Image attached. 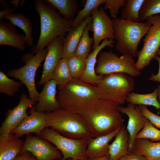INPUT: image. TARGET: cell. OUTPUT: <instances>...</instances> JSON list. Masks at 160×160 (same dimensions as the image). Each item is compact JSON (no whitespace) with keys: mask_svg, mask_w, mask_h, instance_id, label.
<instances>
[{"mask_svg":"<svg viewBox=\"0 0 160 160\" xmlns=\"http://www.w3.org/2000/svg\"><path fill=\"white\" fill-rule=\"evenodd\" d=\"M118 105L98 99L81 114L94 137L109 134L124 126Z\"/></svg>","mask_w":160,"mask_h":160,"instance_id":"obj_1","label":"cell"},{"mask_svg":"<svg viewBox=\"0 0 160 160\" xmlns=\"http://www.w3.org/2000/svg\"><path fill=\"white\" fill-rule=\"evenodd\" d=\"M33 3L40 21V33L38 40L31 49V53L35 55L57 37H65L72 27L73 20L61 16L47 0H35Z\"/></svg>","mask_w":160,"mask_h":160,"instance_id":"obj_2","label":"cell"},{"mask_svg":"<svg viewBox=\"0 0 160 160\" xmlns=\"http://www.w3.org/2000/svg\"><path fill=\"white\" fill-rule=\"evenodd\" d=\"M57 99L60 107L81 114L85 110L99 99L96 87L72 78L64 86L57 89Z\"/></svg>","mask_w":160,"mask_h":160,"instance_id":"obj_3","label":"cell"},{"mask_svg":"<svg viewBox=\"0 0 160 160\" xmlns=\"http://www.w3.org/2000/svg\"><path fill=\"white\" fill-rule=\"evenodd\" d=\"M116 49L122 55L133 58L137 57L139 44L151 26V24L145 22L135 23L114 18L112 20Z\"/></svg>","mask_w":160,"mask_h":160,"instance_id":"obj_4","label":"cell"},{"mask_svg":"<svg viewBox=\"0 0 160 160\" xmlns=\"http://www.w3.org/2000/svg\"><path fill=\"white\" fill-rule=\"evenodd\" d=\"M46 127L54 130L64 136L74 139L94 137L82 116L60 108L45 113Z\"/></svg>","mask_w":160,"mask_h":160,"instance_id":"obj_5","label":"cell"},{"mask_svg":"<svg viewBox=\"0 0 160 160\" xmlns=\"http://www.w3.org/2000/svg\"><path fill=\"white\" fill-rule=\"evenodd\" d=\"M99 99L112 102L119 106L126 101L129 94L135 89L133 77L123 73L104 75L96 85Z\"/></svg>","mask_w":160,"mask_h":160,"instance_id":"obj_6","label":"cell"},{"mask_svg":"<svg viewBox=\"0 0 160 160\" xmlns=\"http://www.w3.org/2000/svg\"><path fill=\"white\" fill-rule=\"evenodd\" d=\"M47 53V49L44 48L35 55L30 53L24 54L22 60L25 65L7 71L8 76L19 80L25 85L29 92V98L36 102L38 101L39 93L35 86L36 73L41 62L45 60Z\"/></svg>","mask_w":160,"mask_h":160,"instance_id":"obj_7","label":"cell"},{"mask_svg":"<svg viewBox=\"0 0 160 160\" xmlns=\"http://www.w3.org/2000/svg\"><path fill=\"white\" fill-rule=\"evenodd\" d=\"M49 141L61 152L63 157L61 160L72 159L75 160H87L88 138L74 139L60 134L52 128L46 127L40 136Z\"/></svg>","mask_w":160,"mask_h":160,"instance_id":"obj_8","label":"cell"},{"mask_svg":"<svg viewBox=\"0 0 160 160\" xmlns=\"http://www.w3.org/2000/svg\"><path fill=\"white\" fill-rule=\"evenodd\" d=\"M96 63L95 72L98 75L123 73L133 78L141 73L136 68L134 58L127 55H122L119 57L113 52H102L99 54Z\"/></svg>","mask_w":160,"mask_h":160,"instance_id":"obj_9","label":"cell"},{"mask_svg":"<svg viewBox=\"0 0 160 160\" xmlns=\"http://www.w3.org/2000/svg\"><path fill=\"white\" fill-rule=\"evenodd\" d=\"M146 21L151 25L145 35L143 47L137 53L135 65L139 71L150 64L160 48V15L150 16Z\"/></svg>","mask_w":160,"mask_h":160,"instance_id":"obj_10","label":"cell"},{"mask_svg":"<svg viewBox=\"0 0 160 160\" xmlns=\"http://www.w3.org/2000/svg\"><path fill=\"white\" fill-rule=\"evenodd\" d=\"M31 152L37 160H61V152L52 143L39 136L26 135V138L20 153Z\"/></svg>","mask_w":160,"mask_h":160,"instance_id":"obj_11","label":"cell"},{"mask_svg":"<svg viewBox=\"0 0 160 160\" xmlns=\"http://www.w3.org/2000/svg\"><path fill=\"white\" fill-rule=\"evenodd\" d=\"M92 18L90 30L93 33L94 42L92 49L93 50L100 42L105 39H115L112 20L104 11L103 7L96 8L91 12Z\"/></svg>","mask_w":160,"mask_h":160,"instance_id":"obj_12","label":"cell"},{"mask_svg":"<svg viewBox=\"0 0 160 160\" xmlns=\"http://www.w3.org/2000/svg\"><path fill=\"white\" fill-rule=\"evenodd\" d=\"M36 104V102L28 98L26 95L23 93L18 104L13 109H9L6 113L5 119L0 128V137L7 136L28 116L26 112L28 108L35 106Z\"/></svg>","mask_w":160,"mask_h":160,"instance_id":"obj_13","label":"cell"},{"mask_svg":"<svg viewBox=\"0 0 160 160\" xmlns=\"http://www.w3.org/2000/svg\"><path fill=\"white\" fill-rule=\"evenodd\" d=\"M65 37L58 36L46 45L47 53L43 65L42 74L38 82L39 85L44 84L50 80L56 67L63 58Z\"/></svg>","mask_w":160,"mask_h":160,"instance_id":"obj_14","label":"cell"},{"mask_svg":"<svg viewBox=\"0 0 160 160\" xmlns=\"http://www.w3.org/2000/svg\"><path fill=\"white\" fill-rule=\"evenodd\" d=\"M121 113L127 115L128 118L127 129L129 135V151L131 153L135 137L144 127L148 119L142 114L138 106L129 103L127 106H119Z\"/></svg>","mask_w":160,"mask_h":160,"instance_id":"obj_15","label":"cell"},{"mask_svg":"<svg viewBox=\"0 0 160 160\" xmlns=\"http://www.w3.org/2000/svg\"><path fill=\"white\" fill-rule=\"evenodd\" d=\"M29 113L30 115L12 130L11 133L20 137L32 133L40 136L42 131L46 127L45 113L36 111L34 106L31 107Z\"/></svg>","mask_w":160,"mask_h":160,"instance_id":"obj_16","label":"cell"},{"mask_svg":"<svg viewBox=\"0 0 160 160\" xmlns=\"http://www.w3.org/2000/svg\"><path fill=\"white\" fill-rule=\"evenodd\" d=\"M56 81L51 79L44 84L39 93L38 101L35 106L36 111L41 113L55 111L61 108L57 99Z\"/></svg>","mask_w":160,"mask_h":160,"instance_id":"obj_17","label":"cell"},{"mask_svg":"<svg viewBox=\"0 0 160 160\" xmlns=\"http://www.w3.org/2000/svg\"><path fill=\"white\" fill-rule=\"evenodd\" d=\"M114 40L107 39L103 40L93 51L90 53L86 59V65L85 70L79 79L82 81L92 85H96L103 79L104 75L97 74L95 72V65L96 63L97 57L100 52L104 47L108 46L114 47Z\"/></svg>","mask_w":160,"mask_h":160,"instance_id":"obj_18","label":"cell"},{"mask_svg":"<svg viewBox=\"0 0 160 160\" xmlns=\"http://www.w3.org/2000/svg\"><path fill=\"white\" fill-rule=\"evenodd\" d=\"M25 34L21 35L17 31L15 26L10 22L0 20V45L13 47L21 51L25 50Z\"/></svg>","mask_w":160,"mask_h":160,"instance_id":"obj_19","label":"cell"},{"mask_svg":"<svg viewBox=\"0 0 160 160\" xmlns=\"http://www.w3.org/2000/svg\"><path fill=\"white\" fill-rule=\"evenodd\" d=\"M121 127L107 135L89 138L86 149L88 159L101 157L108 154L109 142L115 137Z\"/></svg>","mask_w":160,"mask_h":160,"instance_id":"obj_20","label":"cell"},{"mask_svg":"<svg viewBox=\"0 0 160 160\" xmlns=\"http://www.w3.org/2000/svg\"><path fill=\"white\" fill-rule=\"evenodd\" d=\"M88 15L79 25L71 27L65 37L63 41L64 51L63 58H67L75 54L83 33L87 25L92 21V18Z\"/></svg>","mask_w":160,"mask_h":160,"instance_id":"obj_21","label":"cell"},{"mask_svg":"<svg viewBox=\"0 0 160 160\" xmlns=\"http://www.w3.org/2000/svg\"><path fill=\"white\" fill-rule=\"evenodd\" d=\"M24 142L15 134L10 133L0 137V160H13L20 153Z\"/></svg>","mask_w":160,"mask_h":160,"instance_id":"obj_22","label":"cell"},{"mask_svg":"<svg viewBox=\"0 0 160 160\" xmlns=\"http://www.w3.org/2000/svg\"><path fill=\"white\" fill-rule=\"evenodd\" d=\"M113 142L109 144V160H117L130 153L129 151V134L124 125L117 133Z\"/></svg>","mask_w":160,"mask_h":160,"instance_id":"obj_23","label":"cell"},{"mask_svg":"<svg viewBox=\"0 0 160 160\" xmlns=\"http://www.w3.org/2000/svg\"><path fill=\"white\" fill-rule=\"evenodd\" d=\"M131 153L143 156L148 160H160V141L136 139Z\"/></svg>","mask_w":160,"mask_h":160,"instance_id":"obj_24","label":"cell"},{"mask_svg":"<svg viewBox=\"0 0 160 160\" xmlns=\"http://www.w3.org/2000/svg\"><path fill=\"white\" fill-rule=\"evenodd\" d=\"M4 19L9 20L13 25L18 27L23 30L25 36L26 43L29 46L33 45V27L31 22L29 19L20 13L9 14L5 15Z\"/></svg>","mask_w":160,"mask_h":160,"instance_id":"obj_25","label":"cell"},{"mask_svg":"<svg viewBox=\"0 0 160 160\" xmlns=\"http://www.w3.org/2000/svg\"><path fill=\"white\" fill-rule=\"evenodd\" d=\"M158 96L157 88L153 92L146 94H140L132 92L129 94L126 101L134 105H151L159 109L160 105L157 100Z\"/></svg>","mask_w":160,"mask_h":160,"instance_id":"obj_26","label":"cell"},{"mask_svg":"<svg viewBox=\"0 0 160 160\" xmlns=\"http://www.w3.org/2000/svg\"><path fill=\"white\" fill-rule=\"evenodd\" d=\"M55 9H57L64 18L73 20L77 11L78 4L76 0H47Z\"/></svg>","mask_w":160,"mask_h":160,"instance_id":"obj_27","label":"cell"},{"mask_svg":"<svg viewBox=\"0 0 160 160\" xmlns=\"http://www.w3.org/2000/svg\"><path fill=\"white\" fill-rule=\"evenodd\" d=\"M145 0H126L122 10L121 19L135 23L140 22V12Z\"/></svg>","mask_w":160,"mask_h":160,"instance_id":"obj_28","label":"cell"},{"mask_svg":"<svg viewBox=\"0 0 160 160\" xmlns=\"http://www.w3.org/2000/svg\"><path fill=\"white\" fill-rule=\"evenodd\" d=\"M72 78L68 68L67 58H63L54 70L51 79L56 81L58 89L65 85Z\"/></svg>","mask_w":160,"mask_h":160,"instance_id":"obj_29","label":"cell"},{"mask_svg":"<svg viewBox=\"0 0 160 160\" xmlns=\"http://www.w3.org/2000/svg\"><path fill=\"white\" fill-rule=\"evenodd\" d=\"M92 21L85 28L75 53L76 55L86 59L90 54L94 42L93 38L91 37L89 34Z\"/></svg>","mask_w":160,"mask_h":160,"instance_id":"obj_30","label":"cell"},{"mask_svg":"<svg viewBox=\"0 0 160 160\" xmlns=\"http://www.w3.org/2000/svg\"><path fill=\"white\" fill-rule=\"evenodd\" d=\"M23 84L9 78L5 73L0 71V93L8 97L14 96Z\"/></svg>","mask_w":160,"mask_h":160,"instance_id":"obj_31","label":"cell"},{"mask_svg":"<svg viewBox=\"0 0 160 160\" xmlns=\"http://www.w3.org/2000/svg\"><path fill=\"white\" fill-rule=\"evenodd\" d=\"M106 0H87L84 8L78 11L77 16L72 21V27H76L79 25L86 17L91 14L95 8H98L100 5L105 4Z\"/></svg>","mask_w":160,"mask_h":160,"instance_id":"obj_32","label":"cell"},{"mask_svg":"<svg viewBox=\"0 0 160 160\" xmlns=\"http://www.w3.org/2000/svg\"><path fill=\"white\" fill-rule=\"evenodd\" d=\"M67 60L72 78L79 79L85 70L86 59L74 54L67 58Z\"/></svg>","mask_w":160,"mask_h":160,"instance_id":"obj_33","label":"cell"},{"mask_svg":"<svg viewBox=\"0 0 160 160\" xmlns=\"http://www.w3.org/2000/svg\"><path fill=\"white\" fill-rule=\"evenodd\" d=\"M160 13V0H145L140 12V20H146L150 16Z\"/></svg>","mask_w":160,"mask_h":160,"instance_id":"obj_34","label":"cell"},{"mask_svg":"<svg viewBox=\"0 0 160 160\" xmlns=\"http://www.w3.org/2000/svg\"><path fill=\"white\" fill-rule=\"evenodd\" d=\"M136 139H146L151 141H160V130L147 120L145 125L138 134Z\"/></svg>","mask_w":160,"mask_h":160,"instance_id":"obj_35","label":"cell"},{"mask_svg":"<svg viewBox=\"0 0 160 160\" xmlns=\"http://www.w3.org/2000/svg\"><path fill=\"white\" fill-rule=\"evenodd\" d=\"M126 0H106L103 7L104 10L109 9L111 17L115 18L121 7H124Z\"/></svg>","mask_w":160,"mask_h":160,"instance_id":"obj_36","label":"cell"},{"mask_svg":"<svg viewBox=\"0 0 160 160\" xmlns=\"http://www.w3.org/2000/svg\"><path fill=\"white\" fill-rule=\"evenodd\" d=\"M139 107L143 115L153 126L160 129V115H158L150 111L146 106L139 105Z\"/></svg>","mask_w":160,"mask_h":160,"instance_id":"obj_37","label":"cell"},{"mask_svg":"<svg viewBox=\"0 0 160 160\" xmlns=\"http://www.w3.org/2000/svg\"><path fill=\"white\" fill-rule=\"evenodd\" d=\"M13 160H37L30 152L26 151L19 154Z\"/></svg>","mask_w":160,"mask_h":160,"instance_id":"obj_38","label":"cell"},{"mask_svg":"<svg viewBox=\"0 0 160 160\" xmlns=\"http://www.w3.org/2000/svg\"><path fill=\"white\" fill-rule=\"evenodd\" d=\"M154 59L158 62L159 65L158 72L156 74H152L148 79L149 80L152 81L160 82V57L158 55H156Z\"/></svg>","mask_w":160,"mask_h":160,"instance_id":"obj_39","label":"cell"},{"mask_svg":"<svg viewBox=\"0 0 160 160\" xmlns=\"http://www.w3.org/2000/svg\"><path fill=\"white\" fill-rule=\"evenodd\" d=\"M124 160H148V159L143 156L130 153L125 156Z\"/></svg>","mask_w":160,"mask_h":160,"instance_id":"obj_40","label":"cell"},{"mask_svg":"<svg viewBox=\"0 0 160 160\" xmlns=\"http://www.w3.org/2000/svg\"><path fill=\"white\" fill-rule=\"evenodd\" d=\"M16 9L14 8L9 7L5 8L0 11V19L3 20L4 17L9 13H13Z\"/></svg>","mask_w":160,"mask_h":160,"instance_id":"obj_41","label":"cell"},{"mask_svg":"<svg viewBox=\"0 0 160 160\" xmlns=\"http://www.w3.org/2000/svg\"><path fill=\"white\" fill-rule=\"evenodd\" d=\"M110 156L109 154L104 156L95 158L91 159H88L87 160H109Z\"/></svg>","mask_w":160,"mask_h":160,"instance_id":"obj_42","label":"cell"},{"mask_svg":"<svg viewBox=\"0 0 160 160\" xmlns=\"http://www.w3.org/2000/svg\"><path fill=\"white\" fill-rule=\"evenodd\" d=\"M20 1V0H13L10 2V4L13 5V8L16 9L18 7Z\"/></svg>","mask_w":160,"mask_h":160,"instance_id":"obj_43","label":"cell"},{"mask_svg":"<svg viewBox=\"0 0 160 160\" xmlns=\"http://www.w3.org/2000/svg\"><path fill=\"white\" fill-rule=\"evenodd\" d=\"M5 0H0V2L3 4L2 7L5 8L9 7L10 6V4L7 3H6L5 2Z\"/></svg>","mask_w":160,"mask_h":160,"instance_id":"obj_44","label":"cell"},{"mask_svg":"<svg viewBox=\"0 0 160 160\" xmlns=\"http://www.w3.org/2000/svg\"><path fill=\"white\" fill-rule=\"evenodd\" d=\"M158 91V96L159 97V102L160 105V85H158L157 88ZM159 114L160 115V107L159 108Z\"/></svg>","mask_w":160,"mask_h":160,"instance_id":"obj_45","label":"cell"},{"mask_svg":"<svg viewBox=\"0 0 160 160\" xmlns=\"http://www.w3.org/2000/svg\"><path fill=\"white\" fill-rule=\"evenodd\" d=\"M125 156L121 157L117 160H124Z\"/></svg>","mask_w":160,"mask_h":160,"instance_id":"obj_46","label":"cell"},{"mask_svg":"<svg viewBox=\"0 0 160 160\" xmlns=\"http://www.w3.org/2000/svg\"><path fill=\"white\" fill-rule=\"evenodd\" d=\"M25 2L24 0L22 1L20 3V5L21 6H23Z\"/></svg>","mask_w":160,"mask_h":160,"instance_id":"obj_47","label":"cell"},{"mask_svg":"<svg viewBox=\"0 0 160 160\" xmlns=\"http://www.w3.org/2000/svg\"><path fill=\"white\" fill-rule=\"evenodd\" d=\"M157 55L160 56V48H159V49L158 51Z\"/></svg>","mask_w":160,"mask_h":160,"instance_id":"obj_48","label":"cell"},{"mask_svg":"<svg viewBox=\"0 0 160 160\" xmlns=\"http://www.w3.org/2000/svg\"><path fill=\"white\" fill-rule=\"evenodd\" d=\"M66 160H75L72 159H69Z\"/></svg>","mask_w":160,"mask_h":160,"instance_id":"obj_49","label":"cell"}]
</instances>
